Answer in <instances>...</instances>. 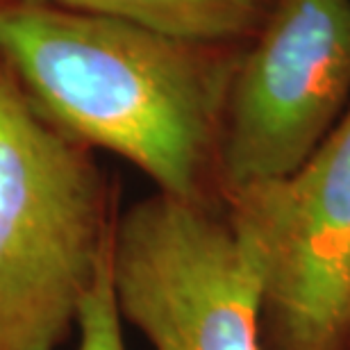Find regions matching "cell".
I'll list each match as a JSON object with an SVG mask.
<instances>
[{"instance_id":"obj_5","label":"cell","mask_w":350,"mask_h":350,"mask_svg":"<svg viewBox=\"0 0 350 350\" xmlns=\"http://www.w3.org/2000/svg\"><path fill=\"white\" fill-rule=\"evenodd\" d=\"M348 105L350 0H273L228 91L221 196L291 175Z\"/></svg>"},{"instance_id":"obj_7","label":"cell","mask_w":350,"mask_h":350,"mask_svg":"<svg viewBox=\"0 0 350 350\" xmlns=\"http://www.w3.org/2000/svg\"><path fill=\"white\" fill-rule=\"evenodd\" d=\"M78 350H125L123 323L118 319L114 291L109 278V257L98 278L94 291L89 293L78 325Z\"/></svg>"},{"instance_id":"obj_1","label":"cell","mask_w":350,"mask_h":350,"mask_svg":"<svg viewBox=\"0 0 350 350\" xmlns=\"http://www.w3.org/2000/svg\"><path fill=\"white\" fill-rule=\"evenodd\" d=\"M216 46L64 7L0 10V57L34 107L185 200L223 198L219 148L239 59Z\"/></svg>"},{"instance_id":"obj_4","label":"cell","mask_w":350,"mask_h":350,"mask_svg":"<svg viewBox=\"0 0 350 350\" xmlns=\"http://www.w3.org/2000/svg\"><path fill=\"white\" fill-rule=\"evenodd\" d=\"M262 262V350H350V105L286 178L223 193Z\"/></svg>"},{"instance_id":"obj_3","label":"cell","mask_w":350,"mask_h":350,"mask_svg":"<svg viewBox=\"0 0 350 350\" xmlns=\"http://www.w3.org/2000/svg\"><path fill=\"white\" fill-rule=\"evenodd\" d=\"M109 278L121 323L152 350H262V262L226 200L155 191L116 214Z\"/></svg>"},{"instance_id":"obj_2","label":"cell","mask_w":350,"mask_h":350,"mask_svg":"<svg viewBox=\"0 0 350 350\" xmlns=\"http://www.w3.org/2000/svg\"><path fill=\"white\" fill-rule=\"evenodd\" d=\"M116 214L87 146L0 64V350H62L78 332Z\"/></svg>"},{"instance_id":"obj_6","label":"cell","mask_w":350,"mask_h":350,"mask_svg":"<svg viewBox=\"0 0 350 350\" xmlns=\"http://www.w3.org/2000/svg\"><path fill=\"white\" fill-rule=\"evenodd\" d=\"M73 12L148 27L196 44H223L262 23L264 0H51Z\"/></svg>"}]
</instances>
